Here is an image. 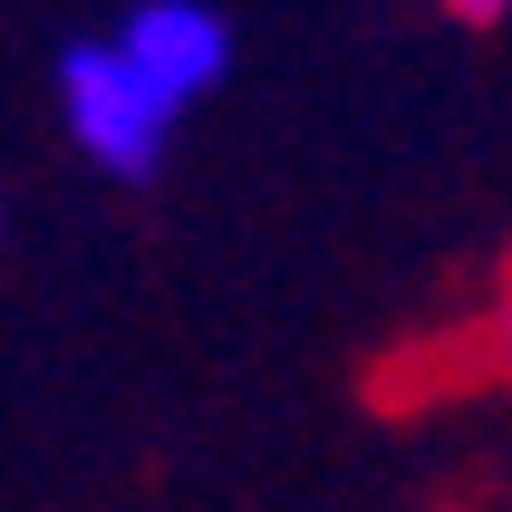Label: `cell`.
<instances>
[{
    "instance_id": "cell-1",
    "label": "cell",
    "mask_w": 512,
    "mask_h": 512,
    "mask_svg": "<svg viewBox=\"0 0 512 512\" xmlns=\"http://www.w3.org/2000/svg\"><path fill=\"white\" fill-rule=\"evenodd\" d=\"M58 116H68L78 155L107 165L116 184H145V174L165 165V145H174V107L136 78V58L116 49V39H87V49L58 58Z\"/></svg>"
},
{
    "instance_id": "cell-2",
    "label": "cell",
    "mask_w": 512,
    "mask_h": 512,
    "mask_svg": "<svg viewBox=\"0 0 512 512\" xmlns=\"http://www.w3.org/2000/svg\"><path fill=\"white\" fill-rule=\"evenodd\" d=\"M116 49L136 58V78L184 116L203 87L232 68V29H223V10H203V0H136V10L116 20Z\"/></svg>"
},
{
    "instance_id": "cell-3",
    "label": "cell",
    "mask_w": 512,
    "mask_h": 512,
    "mask_svg": "<svg viewBox=\"0 0 512 512\" xmlns=\"http://www.w3.org/2000/svg\"><path fill=\"white\" fill-rule=\"evenodd\" d=\"M455 348H464V368H474V377H503V387H512V261L493 271V290L474 300V319H464Z\"/></svg>"
},
{
    "instance_id": "cell-4",
    "label": "cell",
    "mask_w": 512,
    "mask_h": 512,
    "mask_svg": "<svg viewBox=\"0 0 512 512\" xmlns=\"http://www.w3.org/2000/svg\"><path fill=\"white\" fill-rule=\"evenodd\" d=\"M445 10H455V20H474V29H484V20H503L512 0H445Z\"/></svg>"
},
{
    "instance_id": "cell-5",
    "label": "cell",
    "mask_w": 512,
    "mask_h": 512,
    "mask_svg": "<svg viewBox=\"0 0 512 512\" xmlns=\"http://www.w3.org/2000/svg\"><path fill=\"white\" fill-rule=\"evenodd\" d=\"M503 512H512V503H503Z\"/></svg>"
}]
</instances>
